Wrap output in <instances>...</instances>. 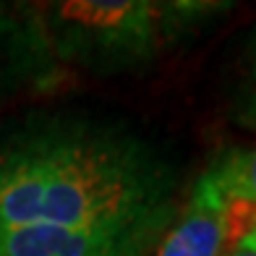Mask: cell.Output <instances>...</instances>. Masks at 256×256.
<instances>
[{"instance_id":"obj_1","label":"cell","mask_w":256,"mask_h":256,"mask_svg":"<svg viewBox=\"0 0 256 256\" xmlns=\"http://www.w3.org/2000/svg\"><path fill=\"white\" fill-rule=\"evenodd\" d=\"M176 209L168 165L134 136L74 128L0 152V230H128Z\"/></svg>"},{"instance_id":"obj_2","label":"cell","mask_w":256,"mask_h":256,"mask_svg":"<svg viewBox=\"0 0 256 256\" xmlns=\"http://www.w3.org/2000/svg\"><path fill=\"white\" fill-rule=\"evenodd\" d=\"M230 10L214 0H71L55 6L63 52L100 74L149 66Z\"/></svg>"},{"instance_id":"obj_3","label":"cell","mask_w":256,"mask_h":256,"mask_svg":"<svg viewBox=\"0 0 256 256\" xmlns=\"http://www.w3.org/2000/svg\"><path fill=\"white\" fill-rule=\"evenodd\" d=\"M254 214V209L232 199L222 157H217L194 180L152 256H228Z\"/></svg>"},{"instance_id":"obj_4","label":"cell","mask_w":256,"mask_h":256,"mask_svg":"<svg viewBox=\"0 0 256 256\" xmlns=\"http://www.w3.org/2000/svg\"><path fill=\"white\" fill-rule=\"evenodd\" d=\"M170 222L128 230L26 225L0 230V256H152Z\"/></svg>"},{"instance_id":"obj_5","label":"cell","mask_w":256,"mask_h":256,"mask_svg":"<svg viewBox=\"0 0 256 256\" xmlns=\"http://www.w3.org/2000/svg\"><path fill=\"white\" fill-rule=\"evenodd\" d=\"M251 123L256 128V108H251ZM222 165L232 199L256 212V142L251 149H230Z\"/></svg>"},{"instance_id":"obj_6","label":"cell","mask_w":256,"mask_h":256,"mask_svg":"<svg viewBox=\"0 0 256 256\" xmlns=\"http://www.w3.org/2000/svg\"><path fill=\"white\" fill-rule=\"evenodd\" d=\"M232 251L256 254V214H254V220H251V225L246 228V232L238 238V243H236V248H232Z\"/></svg>"},{"instance_id":"obj_7","label":"cell","mask_w":256,"mask_h":256,"mask_svg":"<svg viewBox=\"0 0 256 256\" xmlns=\"http://www.w3.org/2000/svg\"><path fill=\"white\" fill-rule=\"evenodd\" d=\"M248 76H251V89H254L251 108H256V40H254V44H251V66H248Z\"/></svg>"},{"instance_id":"obj_8","label":"cell","mask_w":256,"mask_h":256,"mask_svg":"<svg viewBox=\"0 0 256 256\" xmlns=\"http://www.w3.org/2000/svg\"><path fill=\"white\" fill-rule=\"evenodd\" d=\"M228 256H256V254H246V251H230Z\"/></svg>"}]
</instances>
